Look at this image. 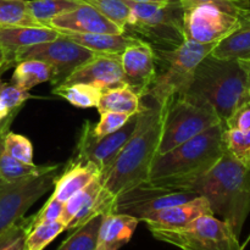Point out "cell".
I'll return each mask as SVG.
<instances>
[{
    "label": "cell",
    "mask_w": 250,
    "mask_h": 250,
    "mask_svg": "<svg viewBox=\"0 0 250 250\" xmlns=\"http://www.w3.org/2000/svg\"><path fill=\"white\" fill-rule=\"evenodd\" d=\"M224 125L229 129H238V131L250 129V102L237 107L231 116L224 122Z\"/></svg>",
    "instance_id": "obj_38"
},
{
    "label": "cell",
    "mask_w": 250,
    "mask_h": 250,
    "mask_svg": "<svg viewBox=\"0 0 250 250\" xmlns=\"http://www.w3.org/2000/svg\"><path fill=\"white\" fill-rule=\"evenodd\" d=\"M125 1L129 7L125 33L159 49H175L185 43L183 7L180 0H166L165 2Z\"/></svg>",
    "instance_id": "obj_6"
},
{
    "label": "cell",
    "mask_w": 250,
    "mask_h": 250,
    "mask_svg": "<svg viewBox=\"0 0 250 250\" xmlns=\"http://www.w3.org/2000/svg\"><path fill=\"white\" fill-rule=\"evenodd\" d=\"M141 98L126 84L103 90L100 100L98 103V111L120 112L129 116L138 114L141 110Z\"/></svg>",
    "instance_id": "obj_23"
},
{
    "label": "cell",
    "mask_w": 250,
    "mask_h": 250,
    "mask_svg": "<svg viewBox=\"0 0 250 250\" xmlns=\"http://www.w3.org/2000/svg\"><path fill=\"white\" fill-rule=\"evenodd\" d=\"M125 84L128 85L139 98H143L150 87L155 75L154 48L146 42L128 46L120 55Z\"/></svg>",
    "instance_id": "obj_14"
},
{
    "label": "cell",
    "mask_w": 250,
    "mask_h": 250,
    "mask_svg": "<svg viewBox=\"0 0 250 250\" xmlns=\"http://www.w3.org/2000/svg\"><path fill=\"white\" fill-rule=\"evenodd\" d=\"M20 110H21V107L12 110L11 114H10L9 116L6 117V119L0 120V134H2V133H5V132L9 131V128H10V126H11L12 121H14L15 117L17 116V114L20 112Z\"/></svg>",
    "instance_id": "obj_41"
},
{
    "label": "cell",
    "mask_w": 250,
    "mask_h": 250,
    "mask_svg": "<svg viewBox=\"0 0 250 250\" xmlns=\"http://www.w3.org/2000/svg\"><path fill=\"white\" fill-rule=\"evenodd\" d=\"M104 214H99L88 220L85 224L75 229V232L61 243L56 250H95L98 232Z\"/></svg>",
    "instance_id": "obj_28"
},
{
    "label": "cell",
    "mask_w": 250,
    "mask_h": 250,
    "mask_svg": "<svg viewBox=\"0 0 250 250\" xmlns=\"http://www.w3.org/2000/svg\"><path fill=\"white\" fill-rule=\"evenodd\" d=\"M60 167L58 164L48 172L14 182L0 181V233L21 220L37 200L54 188Z\"/></svg>",
    "instance_id": "obj_9"
},
{
    "label": "cell",
    "mask_w": 250,
    "mask_h": 250,
    "mask_svg": "<svg viewBox=\"0 0 250 250\" xmlns=\"http://www.w3.org/2000/svg\"><path fill=\"white\" fill-rule=\"evenodd\" d=\"M242 9L216 4H199L183 9L186 39L203 44H217L238 28Z\"/></svg>",
    "instance_id": "obj_10"
},
{
    "label": "cell",
    "mask_w": 250,
    "mask_h": 250,
    "mask_svg": "<svg viewBox=\"0 0 250 250\" xmlns=\"http://www.w3.org/2000/svg\"><path fill=\"white\" fill-rule=\"evenodd\" d=\"M204 215H214L209 203L204 197H197L189 202L173 205L166 209L149 214L141 222L151 229H178L188 226L190 222Z\"/></svg>",
    "instance_id": "obj_17"
},
{
    "label": "cell",
    "mask_w": 250,
    "mask_h": 250,
    "mask_svg": "<svg viewBox=\"0 0 250 250\" xmlns=\"http://www.w3.org/2000/svg\"><path fill=\"white\" fill-rule=\"evenodd\" d=\"M222 142L227 153L231 154L242 165L250 168V129L238 131L225 127Z\"/></svg>",
    "instance_id": "obj_30"
},
{
    "label": "cell",
    "mask_w": 250,
    "mask_h": 250,
    "mask_svg": "<svg viewBox=\"0 0 250 250\" xmlns=\"http://www.w3.org/2000/svg\"><path fill=\"white\" fill-rule=\"evenodd\" d=\"M204 197L214 216L231 226L239 237L250 212V168L225 151L216 165L204 175L177 186Z\"/></svg>",
    "instance_id": "obj_2"
},
{
    "label": "cell",
    "mask_w": 250,
    "mask_h": 250,
    "mask_svg": "<svg viewBox=\"0 0 250 250\" xmlns=\"http://www.w3.org/2000/svg\"><path fill=\"white\" fill-rule=\"evenodd\" d=\"M99 175V168L94 164L68 161L62 175L56 178L51 198L65 204L73 194L89 185Z\"/></svg>",
    "instance_id": "obj_20"
},
{
    "label": "cell",
    "mask_w": 250,
    "mask_h": 250,
    "mask_svg": "<svg viewBox=\"0 0 250 250\" xmlns=\"http://www.w3.org/2000/svg\"><path fill=\"white\" fill-rule=\"evenodd\" d=\"M243 65L244 70H246L247 75V88H248V94L250 97V59L249 60H239Z\"/></svg>",
    "instance_id": "obj_42"
},
{
    "label": "cell",
    "mask_w": 250,
    "mask_h": 250,
    "mask_svg": "<svg viewBox=\"0 0 250 250\" xmlns=\"http://www.w3.org/2000/svg\"><path fill=\"white\" fill-rule=\"evenodd\" d=\"M129 117H131L129 115L120 114V112H100L99 122L94 125V129H93L95 138H103L107 134L116 132L128 121Z\"/></svg>",
    "instance_id": "obj_35"
},
{
    "label": "cell",
    "mask_w": 250,
    "mask_h": 250,
    "mask_svg": "<svg viewBox=\"0 0 250 250\" xmlns=\"http://www.w3.org/2000/svg\"><path fill=\"white\" fill-rule=\"evenodd\" d=\"M183 9L195 6L199 4H216L227 7H243V9H250L249 0H180Z\"/></svg>",
    "instance_id": "obj_39"
},
{
    "label": "cell",
    "mask_w": 250,
    "mask_h": 250,
    "mask_svg": "<svg viewBox=\"0 0 250 250\" xmlns=\"http://www.w3.org/2000/svg\"><path fill=\"white\" fill-rule=\"evenodd\" d=\"M71 41L81 44L94 54H111L121 55L128 46L143 42L127 33H72V32H60Z\"/></svg>",
    "instance_id": "obj_21"
},
{
    "label": "cell",
    "mask_w": 250,
    "mask_h": 250,
    "mask_svg": "<svg viewBox=\"0 0 250 250\" xmlns=\"http://www.w3.org/2000/svg\"><path fill=\"white\" fill-rule=\"evenodd\" d=\"M221 122L214 107L207 102L189 93L178 95L164 109L158 154L167 153Z\"/></svg>",
    "instance_id": "obj_7"
},
{
    "label": "cell",
    "mask_w": 250,
    "mask_h": 250,
    "mask_svg": "<svg viewBox=\"0 0 250 250\" xmlns=\"http://www.w3.org/2000/svg\"><path fill=\"white\" fill-rule=\"evenodd\" d=\"M141 103L133 134L111 165L100 173L103 187L114 198L148 181L151 164L158 154L163 131L164 107L146 97L142 98Z\"/></svg>",
    "instance_id": "obj_1"
},
{
    "label": "cell",
    "mask_w": 250,
    "mask_h": 250,
    "mask_svg": "<svg viewBox=\"0 0 250 250\" xmlns=\"http://www.w3.org/2000/svg\"><path fill=\"white\" fill-rule=\"evenodd\" d=\"M87 83L100 90L125 84L124 71L120 55L94 54L88 61L81 65L63 83ZM61 85V84H60Z\"/></svg>",
    "instance_id": "obj_15"
},
{
    "label": "cell",
    "mask_w": 250,
    "mask_h": 250,
    "mask_svg": "<svg viewBox=\"0 0 250 250\" xmlns=\"http://www.w3.org/2000/svg\"><path fill=\"white\" fill-rule=\"evenodd\" d=\"M29 98L31 95L28 90L22 89L12 82H2L0 80V99L10 110L22 107L23 103Z\"/></svg>",
    "instance_id": "obj_36"
},
{
    "label": "cell",
    "mask_w": 250,
    "mask_h": 250,
    "mask_svg": "<svg viewBox=\"0 0 250 250\" xmlns=\"http://www.w3.org/2000/svg\"><path fill=\"white\" fill-rule=\"evenodd\" d=\"M15 65H16V62H15L14 60H11V59L7 56V54L5 53L4 49L0 46V75Z\"/></svg>",
    "instance_id": "obj_40"
},
{
    "label": "cell",
    "mask_w": 250,
    "mask_h": 250,
    "mask_svg": "<svg viewBox=\"0 0 250 250\" xmlns=\"http://www.w3.org/2000/svg\"><path fill=\"white\" fill-rule=\"evenodd\" d=\"M59 36L60 32L44 26L0 27V46L15 61V54L21 49L51 42Z\"/></svg>",
    "instance_id": "obj_18"
},
{
    "label": "cell",
    "mask_w": 250,
    "mask_h": 250,
    "mask_svg": "<svg viewBox=\"0 0 250 250\" xmlns=\"http://www.w3.org/2000/svg\"><path fill=\"white\" fill-rule=\"evenodd\" d=\"M31 229V216L21 220L0 233V250H27L26 237Z\"/></svg>",
    "instance_id": "obj_33"
},
{
    "label": "cell",
    "mask_w": 250,
    "mask_h": 250,
    "mask_svg": "<svg viewBox=\"0 0 250 250\" xmlns=\"http://www.w3.org/2000/svg\"><path fill=\"white\" fill-rule=\"evenodd\" d=\"M32 19L38 24L49 27V22L82 4L81 0H26Z\"/></svg>",
    "instance_id": "obj_27"
},
{
    "label": "cell",
    "mask_w": 250,
    "mask_h": 250,
    "mask_svg": "<svg viewBox=\"0 0 250 250\" xmlns=\"http://www.w3.org/2000/svg\"><path fill=\"white\" fill-rule=\"evenodd\" d=\"M41 26L29 15L26 0H0V27Z\"/></svg>",
    "instance_id": "obj_29"
},
{
    "label": "cell",
    "mask_w": 250,
    "mask_h": 250,
    "mask_svg": "<svg viewBox=\"0 0 250 250\" xmlns=\"http://www.w3.org/2000/svg\"><path fill=\"white\" fill-rule=\"evenodd\" d=\"M215 45L186 39L175 49L154 48L155 75L144 97L165 109L173 98L187 93L195 68Z\"/></svg>",
    "instance_id": "obj_5"
},
{
    "label": "cell",
    "mask_w": 250,
    "mask_h": 250,
    "mask_svg": "<svg viewBox=\"0 0 250 250\" xmlns=\"http://www.w3.org/2000/svg\"><path fill=\"white\" fill-rule=\"evenodd\" d=\"M81 1L94 7L106 19L125 29L129 15V7L125 0H81Z\"/></svg>",
    "instance_id": "obj_32"
},
{
    "label": "cell",
    "mask_w": 250,
    "mask_h": 250,
    "mask_svg": "<svg viewBox=\"0 0 250 250\" xmlns=\"http://www.w3.org/2000/svg\"><path fill=\"white\" fill-rule=\"evenodd\" d=\"M224 122L210 127L165 154H156L149 180L166 187L204 175L222 158L226 149L222 142Z\"/></svg>",
    "instance_id": "obj_3"
},
{
    "label": "cell",
    "mask_w": 250,
    "mask_h": 250,
    "mask_svg": "<svg viewBox=\"0 0 250 250\" xmlns=\"http://www.w3.org/2000/svg\"><path fill=\"white\" fill-rule=\"evenodd\" d=\"M187 93L211 105L222 122L241 105L250 102L247 75L236 59H219L208 55L195 68Z\"/></svg>",
    "instance_id": "obj_4"
},
{
    "label": "cell",
    "mask_w": 250,
    "mask_h": 250,
    "mask_svg": "<svg viewBox=\"0 0 250 250\" xmlns=\"http://www.w3.org/2000/svg\"><path fill=\"white\" fill-rule=\"evenodd\" d=\"M131 1H138V2H165L166 0H131Z\"/></svg>",
    "instance_id": "obj_44"
},
{
    "label": "cell",
    "mask_w": 250,
    "mask_h": 250,
    "mask_svg": "<svg viewBox=\"0 0 250 250\" xmlns=\"http://www.w3.org/2000/svg\"><path fill=\"white\" fill-rule=\"evenodd\" d=\"M249 2H250V0H249Z\"/></svg>",
    "instance_id": "obj_45"
},
{
    "label": "cell",
    "mask_w": 250,
    "mask_h": 250,
    "mask_svg": "<svg viewBox=\"0 0 250 250\" xmlns=\"http://www.w3.org/2000/svg\"><path fill=\"white\" fill-rule=\"evenodd\" d=\"M138 114L132 115L128 121L114 133H110L103 138H95L94 124L85 121L82 133L78 139L75 156L70 161L73 163H92L99 168L100 173L104 172L117 154L120 153L129 137L133 134L137 126Z\"/></svg>",
    "instance_id": "obj_13"
},
{
    "label": "cell",
    "mask_w": 250,
    "mask_h": 250,
    "mask_svg": "<svg viewBox=\"0 0 250 250\" xmlns=\"http://www.w3.org/2000/svg\"><path fill=\"white\" fill-rule=\"evenodd\" d=\"M155 239L181 250H243L229 224L214 215L198 217L178 229H151Z\"/></svg>",
    "instance_id": "obj_8"
},
{
    "label": "cell",
    "mask_w": 250,
    "mask_h": 250,
    "mask_svg": "<svg viewBox=\"0 0 250 250\" xmlns=\"http://www.w3.org/2000/svg\"><path fill=\"white\" fill-rule=\"evenodd\" d=\"M139 220L125 214L109 212L103 216L98 232L97 249L119 250L131 241Z\"/></svg>",
    "instance_id": "obj_19"
},
{
    "label": "cell",
    "mask_w": 250,
    "mask_h": 250,
    "mask_svg": "<svg viewBox=\"0 0 250 250\" xmlns=\"http://www.w3.org/2000/svg\"><path fill=\"white\" fill-rule=\"evenodd\" d=\"M63 203L59 202V200L54 199V198H49L44 207L37 212L36 215L31 216V229L37 226L43 222H53L60 220L61 214H62Z\"/></svg>",
    "instance_id": "obj_37"
},
{
    "label": "cell",
    "mask_w": 250,
    "mask_h": 250,
    "mask_svg": "<svg viewBox=\"0 0 250 250\" xmlns=\"http://www.w3.org/2000/svg\"><path fill=\"white\" fill-rule=\"evenodd\" d=\"M4 148L9 155L27 165H33V146L31 141L22 134L7 131L4 134Z\"/></svg>",
    "instance_id": "obj_34"
},
{
    "label": "cell",
    "mask_w": 250,
    "mask_h": 250,
    "mask_svg": "<svg viewBox=\"0 0 250 250\" xmlns=\"http://www.w3.org/2000/svg\"><path fill=\"white\" fill-rule=\"evenodd\" d=\"M50 28L72 33L121 34L124 29L89 5L82 4L49 22Z\"/></svg>",
    "instance_id": "obj_16"
},
{
    "label": "cell",
    "mask_w": 250,
    "mask_h": 250,
    "mask_svg": "<svg viewBox=\"0 0 250 250\" xmlns=\"http://www.w3.org/2000/svg\"><path fill=\"white\" fill-rule=\"evenodd\" d=\"M53 78V68L48 62L42 60L20 61L15 65L11 82L24 90L32 89L43 82H50Z\"/></svg>",
    "instance_id": "obj_24"
},
{
    "label": "cell",
    "mask_w": 250,
    "mask_h": 250,
    "mask_svg": "<svg viewBox=\"0 0 250 250\" xmlns=\"http://www.w3.org/2000/svg\"><path fill=\"white\" fill-rule=\"evenodd\" d=\"M65 229V224L60 220L53 222H43V224L32 227L26 237L27 250H43Z\"/></svg>",
    "instance_id": "obj_31"
},
{
    "label": "cell",
    "mask_w": 250,
    "mask_h": 250,
    "mask_svg": "<svg viewBox=\"0 0 250 250\" xmlns=\"http://www.w3.org/2000/svg\"><path fill=\"white\" fill-rule=\"evenodd\" d=\"M93 55V51L60 33V36L54 41L19 50L15 54V61L17 63L20 61L34 59L48 62L53 68V78L50 83L55 88L62 84Z\"/></svg>",
    "instance_id": "obj_12"
},
{
    "label": "cell",
    "mask_w": 250,
    "mask_h": 250,
    "mask_svg": "<svg viewBox=\"0 0 250 250\" xmlns=\"http://www.w3.org/2000/svg\"><path fill=\"white\" fill-rule=\"evenodd\" d=\"M199 197L189 189H177L148 180L125 190L115 198L112 212L141 220L144 216Z\"/></svg>",
    "instance_id": "obj_11"
},
{
    "label": "cell",
    "mask_w": 250,
    "mask_h": 250,
    "mask_svg": "<svg viewBox=\"0 0 250 250\" xmlns=\"http://www.w3.org/2000/svg\"><path fill=\"white\" fill-rule=\"evenodd\" d=\"M53 93L65 99L71 105L81 109L97 107L100 100L102 90L87 83H62L59 87L53 88Z\"/></svg>",
    "instance_id": "obj_26"
},
{
    "label": "cell",
    "mask_w": 250,
    "mask_h": 250,
    "mask_svg": "<svg viewBox=\"0 0 250 250\" xmlns=\"http://www.w3.org/2000/svg\"><path fill=\"white\" fill-rule=\"evenodd\" d=\"M11 111L12 110H10L9 107H7L6 105L1 102V99H0V120L6 119V117L11 114Z\"/></svg>",
    "instance_id": "obj_43"
},
{
    "label": "cell",
    "mask_w": 250,
    "mask_h": 250,
    "mask_svg": "<svg viewBox=\"0 0 250 250\" xmlns=\"http://www.w3.org/2000/svg\"><path fill=\"white\" fill-rule=\"evenodd\" d=\"M6 133V132H5ZM0 134V181L14 182L31 176L42 175L53 170L56 165H27L12 158L4 148V134Z\"/></svg>",
    "instance_id": "obj_25"
},
{
    "label": "cell",
    "mask_w": 250,
    "mask_h": 250,
    "mask_svg": "<svg viewBox=\"0 0 250 250\" xmlns=\"http://www.w3.org/2000/svg\"><path fill=\"white\" fill-rule=\"evenodd\" d=\"M239 27L214 46L210 55L219 59H250V9L239 12Z\"/></svg>",
    "instance_id": "obj_22"
}]
</instances>
